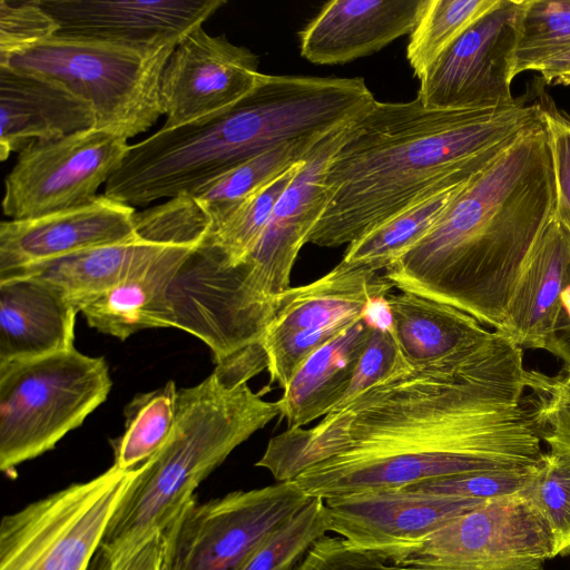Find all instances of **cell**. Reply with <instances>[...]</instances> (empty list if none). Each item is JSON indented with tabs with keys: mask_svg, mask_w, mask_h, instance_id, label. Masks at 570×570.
Listing matches in <instances>:
<instances>
[{
	"mask_svg": "<svg viewBox=\"0 0 570 570\" xmlns=\"http://www.w3.org/2000/svg\"><path fill=\"white\" fill-rule=\"evenodd\" d=\"M525 375L522 348L498 332L478 350L371 386L309 429L285 430L255 465L323 500L537 465L546 452Z\"/></svg>",
	"mask_w": 570,
	"mask_h": 570,
	"instance_id": "obj_1",
	"label": "cell"
},
{
	"mask_svg": "<svg viewBox=\"0 0 570 570\" xmlns=\"http://www.w3.org/2000/svg\"><path fill=\"white\" fill-rule=\"evenodd\" d=\"M546 122L518 137L458 195L434 228L384 276L499 331L517 279L556 217Z\"/></svg>",
	"mask_w": 570,
	"mask_h": 570,
	"instance_id": "obj_2",
	"label": "cell"
},
{
	"mask_svg": "<svg viewBox=\"0 0 570 570\" xmlns=\"http://www.w3.org/2000/svg\"><path fill=\"white\" fill-rule=\"evenodd\" d=\"M544 122L543 107L436 109L417 97L374 102L348 125L325 173V209L308 243L348 245L489 149Z\"/></svg>",
	"mask_w": 570,
	"mask_h": 570,
	"instance_id": "obj_3",
	"label": "cell"
},
{
	"mask_svg": "<svg viewBox=\"0 0 570 570\" xmlns=\"http://www.w3.org/2000/svg\"><path fill=\"white\" fill-rule=\"evenodd\" d=\"M371 92L360 78L274 76L230 107L130 145L104 195L129 206L189 194L281 145L321 138L363 114Z\"/></svg>",
	"mask_w": 570,
	"mask_h": 570,
	"instance_id": "obj_4",
	"label": "cell"
},
{
	"mask_svg": "<svg viewBox=\"0 0 570 570\" xmlns=\"http://www.w3.org/2000/svg\"><path fill=\"white\" fill-rule=\"evenodd\" d=\"M279 415L248 383L229 385L215 372L178 390L177 416L165 445L146 463L117 507L90 570L164 530L198 485L255 432Z\"/></svg>",
	"mask_w": 570,
	"mask_h": 570,
	"instance_id": "obj_5",
	"label": "cell"
},
{
	"mask_svg": "<svg viewBox=\"0 0 570 570\" xmlns=\"http://www.w3.org/2000/svg\"><path fill=\"white\" fill-rule=\"evenodd\" d=\"M175 48L146 51L55 36L0 58V67L60 82L91 105L96 128L130 139L164 115L160 77Z\"/></svg>",
	"mask_w": 570,
	"mask_h": 570,
	"instance_id": "obj_6",
	"label": "cell"
},
{
	"mask_svg": "<svg viewBox=\"0 0 570 570\" xmlns=\"http://www.w3.org/2000/svg\"><path fill=\"white\" fill-rule=\"evenodd\" d=\"M112 382L104 357L73 347L0 364V470L50 450L108 397Z\"/></svg>",
	"mask_w": 570,
	"mask_h": 570,
	"instance_id": "obj_7",
	"label": "cell"
},
{
	"mask_svg": "<svg viewBox=\"0 0 570 570\" xmlns=\"http://www.w3.org/2000/svg\"><path fill=\"white\" fill-rule=\"evenodd\" d=\"M138 473L116 465L7 514L0 570H90L106 529Z\"/></svg>",
	"mask_w": 570,
	"mask_h": 570,
	"instance_id": "obj_8",
	"label": "cell"
},
{
	"mask_svg": "<svg viewBox=\"0 0 570 570\" xmlns=\"http://www.w3.org/2000/svg\"><path fill=\"white\" fill-rule=\"evenodd\" d=\"M312 499L294 481L206 502L195 495L163 530L161 570H238Z\"/></svg>",
	"mask_w": 570,
	"mask_h": 570,
	"instance_id": "obj_9",
	"label": "cell"
},
{
	"mask_svg": "<svg viewBox=\"0 0 570 570\" xmlns=\"http://www.w3.org/2000/svg\"><path fill=\"white\" fill-rule=\"evenodd\" d=\"M350 124L312 147L279 196L255 248L242 263L228 268L227 286L245 318L259 332H265L271 322L274 298L291 287L297 255L325 209V173Z\"/></svg>",
	"mask_w": 570,
	"mask_h": 570,
	"instance_id": "obj_10",
	"label": "cell"
},
{
	"mask_svg": "<svg viewBox=\"0 0 570 570\" xmlns=\"http://www.w3.org/2000/svg\"><path fill=\"white\" fill-rule=\"evenodd\" d=\"M551 532L521 493L485 500L454 518L394 564L402 570H544Z\"/></svg>",
	"mask_w": 570,
	"mask_h": 570,
	"instance_id": "obj_11",
	"label": "cell"
},
{
	"mask_svg": "<svg viewBox=\"0 0 570 570\" xmlns=\"http://www.w3.org/2000/svg\"><path fill=\"white\" fill-rule=\"evenodd\" d=\"M128 139L96 127L31 142L4 180L2 209L10 219L33 218L95 200L121 166Z\"/></svg>",
	"mask_w": 570,
	"mask_h": 570,
	"instance_id": "obj_12",
	"label": "cell"
},
{
	"mask_svg": "<svg viewBox=\"0 0 570 570\" xmlns=\"http://www.w3.org/2000/svg\"><path fill=\"white\" fill-rule=\"evenodd\" d=\"M523 0H498L419 78L429 108L492 109L512 105V60Z\"/></svg>",
	"mask_w": 570,
	"mask_h": 570,
	"instance_id": "obj_13",
	"label": "cell"
},
{
	"mask_svg": "<svg viewBox=\"0 0 570 570\" xmlns=\"http://www.w3.org/2000/svg\"><path fill=\"white\" fill-rule=\"evenodd\" d=\"M261 75L249 49L203 27L195 29L175 48L160 77L163 127H178L230 107L253 90Z\"/></svg>",
	"mask_w": 570,
	"mask_h": 570,
	"instance_id": "obj_14",
	"label": "cell"
},
{
	"mask_svg": "<svg viewBox=\"0 0 570 570\" xmlns=\"http://www.w3.org/2000/svg\"><path fill=\"white\" fill-rule=\"evenodd\" d=\"M330 531L395 563L430 534L484 500L371 490L324 500Z\"/></svg>",
	"mask_w": 570,
	"mask_h": 570,
	"instance_id": "obj_15",
	"label": "cell"
},
{
	"mask_svg": "<svg viewBox=\"0 0 570 570\" xmlns=\"http://www.w3.org/2000/svg\"><path fill=\"white\" fill-rule=\"evenodd\" d=\"M56 36L156 51L178 43L225 0H39Z\"/></svg>",
	"mask_w": 570,
	"mask_h": 570,
	"instance_id": "obj_16",
	"label": "cell"
},
{
	"mask_svg": "<svg viewBox=\"0 0 570 570\" xmlns=\"http://www.w3.org/2000/svg\"><path fill=\"white\" fill-rule=\"evenodd\" d=\"M136 210L107 196L48 215L0 224V279L83 250L138 235Z\"/></svg>",
	"mask_w": 570,
	"mask_h": 570,
	"instance_id": "obj_17",
	"label": "cell"
},
{
	"mask_svg": "<svg viewBox=\"0 0 570 570\" xmlns=\"http://www.w3.org/2000/svg\"><path fill=\"white\" fill-rule=\"evenodd\" d=\"M425 0H333L301 31V55L315 65L346 63L411 33Z\"/></svg>",
	"mask_w": 570,
	"mask_h": 570,
	"instance_id": "obj_18",
	"label": "cell"
},
{
	"mask_svg": "<svg viewBox=\"0 0 570 570\" xmlns=\"http://www.w3.org/2000/svg\"><path fill=\"white\" fill-rule=\"evenodd\" d=\"M96 127L89 102L58 81L0 67V160L31 142Z\"/></svg>",
	"mask_w": 570,
	"mask_h": 570,
	"instance_id": "obj_19",
	"label": "cell"
},
{
	"mask_svg": "<svg viewBox=\"0 0 570 570\" xmlns=\"http://www.w3.org/2000/svg\"><path fill=\"white\" fill-rule=\"evenodd\" d=\"M570 269V233L554 217L517 279L499 333L523 348H541Z\"/></svg>",
	"mask_w": 570,
	"mask_h": 570,
	"instance_id": "obj_20",
	"label": "cell"
},
{
	"mask_svg": "<svg viewBox=\"0 0 570 570\" xmlns=\"http://www.w3.org/2000/svg\"><path fill=\"white\" fill-rule=\"evenodd\" d=\"M393 288L384 274L341 261L316 281L278 294L263 337L355 321L370 301Z\"/></svg>",
	"mask_w": 570,
	"mask_h": 570,
	"instance_id": "obj_21",
	"label": "cell"
},
{
	"mask_svg": "<svg viewBox=\"0 0 570 570\" xmlns=\"http://www.w3.org/2000/svg\"><path fill=\"white\" fill-rule=\"evenodd\" d=\"M78 312L33 277L0 281V364L73 347Z\"/></svg>",
	"mask_w": 570,
	"mask_h": 570,
	"instance_id": "obj_22",
	"label": "cell"
},
{
	"mask_svg": "<svg viewBox=\"0 0 570 570\" xmlns=\"http://www.w3.org/2000/svg\"><path fill=\"white\" fill-rule=\"evenodd\" d=\"M203 240L170 244L140 271L86 306L81 313L88 325L121 341L141 330L171 327L169 287Z\"/></svg>",
	"mask_w": 570,
	"mask_h": 570,
	"instance_id": "obj_23",
	"label": "cell"
},
{
	"mask_svg": "<svg viewBox=\"0 0 570 570\" xmlns=\"http://www.w3.org/2000/svg\"><path fill=\"white\" fill-rule=\"evenodd\" d=\"M386 299L393 335L412 367L472 352L498 335L468 313L412 292H391Z\"/></svg>",
	"mask_w": 570,
	"mask_h": 570,
	"instance_id": "obj_24",
	"label": "cell"
},
{
	"mask_svg": "<svg viewBox=\"0 0 570 570\" xmlns=\"http://www.w3.org/2000/svg\"><path fill=\"white\" fill-rule=\"evenodd\" d=\"M514 140L489 149L468 166L431 187L409 206L348 244L342 261L376 272L386 269L434 228L471 179Z\"/></svg>",
	"mask_w": 570,
	"mask_h": 570,
	"instance_id": "obj_25",
	"label": "cell"
},
{
	"mask_svg": "<svg viewBox=\"0 0 570 570\" xmlns=\"http://www.w3.org/2000/svg\"><path fill=\"white\" fill-rule=\"evenodd\" d=\"M174 243L185 242L163 240L138 232L129 240L43 263L4 279L33 277L45 282L79 313L140 271Z\"/></svg>",
	"mask_w": 570,
	"mask_h": 570,
	"instance_id": "obj_26",
	"label": "cell"
},
{
	"mask_svg": "<svg viewBox=\"0 0 570 570\" xmlns=\"http://www.w3.org/2000/svg\"><path fill=\"white\" fill-rule=\"evenodd\" d=\"M372 330L361 317L303 364L276 401L278 416L286 420L287 429L303 428L338 404Z\"/></svg>",
	"mask_w": 570,
	"mask_h": 570,
	"instance_id": "obj_27",
	"label": "cell"
},
{
	"mask_svg": "<svg viewBox=\"0 0 570 570\" xmlns=\"http://www.w3.org/2000/svg\"><path fill=\"white\" fill-rule=\"evenodd\" d=\"M323 137L281 145L239 164L185 195H188L203 212L212 229L240 203L268 185L287 168L299 163Z\"/></svg>",
	"mask_w": 570,
	"mask_h": 570,
	"instance_id": "obj_28",
	"label": "cell"
},
{
	"mask_svg": "<svg viewBox=\"0 0 570 570\" xmlns=\"http://www.w3.org/2000/svg\"><path fill=\"white\" fill-rule=\"evenodd\" d=\"M178 389L174 381L137 395L125 407V432L112 441L114 465L129 471L151 459L169 439L177 416Z\"/></svg>",
	"mask_w": 570,
	"mask_h": 570,
	"instance_id": "obj_29",
	"label": "cell"
},
{
	"mask_svg": "<svg viewBox=\"0 0 570 570\" xmlns=\"http://www.w3.org/2000/svg\"><path fill=\"white\" fill-rule=\"evenodd\" d=\"M304 158L240 203L222 223L209 229L202 246L224 266L234 267L242 263L259 242L279 196L301 169Z\"/></svg>",
	"mask_w": 570,
	"mask_h": 570,
	"instance_id": "obj_30",
	"label": "cell"
},
{
	"mask_svg": "<svg viewBox=\"0 0 570 570\" xmlns=\"http://www.w3.org/2000/svg\"><path fill=\"white\" fill-rule=\"evenodd\" d=\"M498 0H425L406 57L420 78Z\"/></svg>",
	"mask_w": 570,
	"mask_h": 570,
	"instance_id": "obj_31",
	"label": "cell"
},
{
	"mask_svg": "<svg viewBox=\"0 0 570 570\" xmlns=\"http://www.w3.org/2000/svg\"><path fill=\"white\" fill-rule=\"evenodd\" d=\"M569 47L570 0H523L512 60L513 79Z\"/></svg>",
	"mask_w": 570,
	"mask_h": 570,
	"instance_id": "obj_32",
	"label": "cell"
},
{
	"mask_svg": "<svg viewBox=\"0 0 570 570\" xmlns=\"http://www.w3.org/2000/svg\"><path fill=\"white\" fill-rule=\"evenodd\" d=\"M328 531L325 501L313 498L273 532L238 570H295L309 549Z\"/></svg>",
	"mask_w": 570,
	"mask_h": 570,
	"instance_id": "obj_33",
	"label": "cell"
},
{
	"mask_svg": "<svg viewBox=\"0 0 570 570\" xmlns=\"http://www.w3.org/2000/svg\"><path fill=\"white\" fill-rule=\"evenodd\" d=\"M547 523L553 557L570 553V451L550 450L520 492Z\"/></svg>",
	"mask_w": 570,
	"mask_h": 570,
	"instance_id": "obj_34",
	"label": "cell"
},
{
	"mask_svg": "<svg viewBox=\"0 0 570 570\" xmlns=\"http://www.w3.org/2000/svg\"><path fill=\"white\" fill-rule=\"evenodd\" d=\"M525 380L541 441L550 450L570 451V367L556 375L527 370Z\"/></svg>",
	"mask_w": 570,
	"mask_h": 570,
	"instance_id": "obj_35",
	"label": "cell"
},
{
	"mask_svg": "<svg viewBox=\"0 0 570 570\" xmlns=\"http://www.w3.org/2000/svg\"><path fill=\"white\" fill-rule=\"evenodd\" d=\"M537 465L459 473L422 481L401 489L420 494L485 501L520 493L530 482Z\"/></svg>",
	"mask_w": 570,
	"mask_h": 570,
	"instance_id": "obj_36",
	"label": "cell"
},
{
	"mask_svg": "<svg viewBox=\"0 0 570 570\" xmlns=\"http://www.w3.org/2000/svg\"><path fill=\"white\" fill-rule=\"evenodd\" d=\"M355 321L263 337L261 343L267 356L269 383L285 390L312 354Z\"/></svg>",
	"mask_w": 570,
	"mask_h": 570,
	"instance_id": "obj_37",
	"label": "cell"
},
{
	"mask_svg": "<svg viewBox=\"0 0 570 570\" xmlns=\"http://www.w3.org/2000/svg\"><path fill=\"white\" fill-rule=\"evenodd\" d=\"M58 24L39 0H0V58L55 37Z\"/></svg>",
	"mask_w": 570,
	"mask_h": 570,
	"instance_id": "obj_38",
	"label": "cell"
},
{
	"mask_svg": "<svg viewBox=\"0 0 570 570\" xmlns=\"http://www.w3.org/2000/svg\"><path fill=\"white\" fill-rule=\"evenodd\" d=\"M411 367L402 355L393 333L373 328L351 382L333 410L350 403L371 386Z\"/></svg>",
	"mask_w": 570,
	"mask_h": 570,
	"instance_id": "obj_39",
	"label": "cell"
},
{
	"mask_svg": "<svg viewBox=\"0 0 570 570\" xmlns=\"http://www.w3.org/2000/svg\"><path fill=\"white\" fill-rule=\"evenodd\" d=\"M295 570H402L382 557L350 544L342 537L324 535Z\"/></svg>",
	"mask_w": 570,
	"mask_h": 570,
	"instance_id": "obj_40",
	"label": "cell"
},
{
	"mask_svg": "<svg viewBox=\"0 0 570 570\" xmlns=\"http://www.w3.org/2000/svg\"><path fill=\"white\" fill-rule=\"evenodd\" d=\"M557 186L556 218L570 233V118L556 109H543Z\"/></svg>",
	"mask_w": 570,
	"mask_h": 570,
	"instance_id": "obj_41",
	"label": "cell"
},
{
	"mask_svg": "<svg viewBox=\"0 0 570 570\" xmlns=\"http://www.w3.org/2000/svg\"><path fill=\"white\" fill-rule=\"evenodd\" d=\"M163 553V530H158L116 557L105 570H161Z\"/></svg>",
	"mask_w": 570,
	"mask_h": 570,
	"instance_id": "obj_42",
	"label": "cell"
},
{
	"mask_svg": "<svg viewBox=\"0 0 570 570\" xmlns=\"http://www.w3.org/2000/svg\"><path fill=\"white\" fill-rule=\"evenodd\" d=\"M542 350L560 358L563 362V367H570V269L561 293L556 320Z\"/></svg>",
	"mask_w": 570,
	"mask_h": 570,
	"instance_id": "obj_43",
	"label": "cell"
},
{
	"mask_svg": "<svg viewBox=\"0 0 570 570\" xmlns=\"http://www.w3.org/2000/svg\"><path fill=\"white\" fill-rule=\"evenodd\" d=\"M537 71L547 85H570V47L540 62Z\"/></svg>",
	"mask_w": 570,
	"mask_h": 570,
	"instance_id": "obj_44",
	"label": "cell"
},
{
	"mask_svg": "<svg viewBox=\"0 0 570 570\" xmlns=\"http://www.w3.org/2000/svg\"><path fill=\"white\" fill-rule=\"evenodd\" d=\"M363 318L374 330L393 333L392 313L386 297L370 301L363 313Z\"/></svg>",
	"mask_w": 570,
	"mask_h": 570,
	"instance_id": "obj_45",
	"label": "cell"
}]
</instances>
